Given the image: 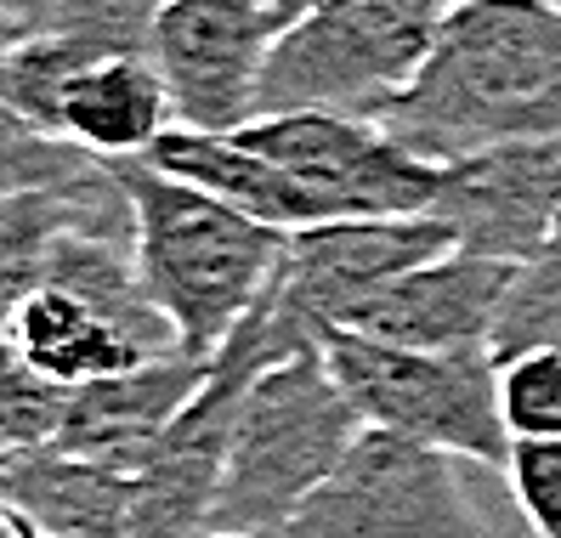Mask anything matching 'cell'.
Wrapping results in <instances>:
<instances>
[{
	"label": "cell",
	"instance_id": "obj_1",
	"mask_svg": "<svg viewBox=\"0 0 561 538\" xmlns=\"http://www.w3.org/2000/svg\"><path fill=\"white\" fill-rule=\"evenodd\" d=\"M375 119L432 164L500 142H561V7L459 0L420 80Z\"/></svg>",
	"mask_w": 561,
	"mask_h": 538
},
{
	"label": "cell",
	"instance_id": "obj_2",
	"mask_svg": "<svg viewBox=\"0 0 561 538\" xmlns=\"http://www.w3.org/2000/svg\"><path fill=\"white\" fill-rule=\"evenodd\" d=\"M119 171L130 216H137V266L153 307L171 318L187 357H216L227 334L273 289L289 232L159 171L153 159H119Z\"/></svg>",
	"mask_w": 561,
	"mask_h": 538
},
{
	"label": "cell",
	"instance_id": "obj_3",
	"mask_svg": "<svg viewBox=\"0 0 561 538\" xmlns=\"http://www.w3.org/2000/svg\"><path fill=\"white\" fill-rule=\"evenodd\" d=\"M357 431L363 414L352 409L341 380L329 375L323 352H301L261 368L239 397L233 431H227L210 527L278 538L289 516L323 488L329 470L346 459Z\"/></svg>",
	"mask_w": 561,
	"mask_h": 538
},
{
	"label": "cell",
	"instance_id": "obj_4",
	"mask_svg": "<svg viewBox=\"0 0 561 538\" xmlns=\"http://www.w3.org/2000/svg\"><path fill=\"white\" fill-rule=\"evenodd\" d=\"M459 0H312L273 46L261 114H380L432 62ZM255 114V119H261Z\"/></svg>",
	"mask_w": 561,
	"mask_h": 538
},
{
	"label": "cell",
	"instance_id": "obj_5",
	"mask_svg": "<svg viewBox=\"0 0 561 538\" xmlns=\"http://www.w3.org/2000/svg\"><path fill=\"white\" fill-rule=\"evenodd\" d=\"M323 363L352 397L363 425L403 431L414 443L505 470L516 436L500 409V352L493 346L409 352L335 329L323 341Z\"/></svg>",
	"mask_w": 561,
	"mask_h": 538
},
{
	"label": "cell",
	"instance_id": "obj_6",
	"mask_svg": "<svg viewBox=\"0 0 561 538\" xmlns=\"http://www.w3.org/2000/svg\"><path fill=\"white\" fill-rule=\"evenodd\" d=\"M278 538H493L459 454L363 425Z\"/></svg>",
	"mask_w": 561,
	"mask_h": 538
},
{
	"label": "cell",
	"instance_id": "obj_7",
	"mask_svg": "<svg viewBox=\"0 0 561 538\" xmlns=\"http://www.w3.org/2000/svg\"><path fill=\"white\" fill-rule=\"evenodd\" d=\"M239 137L307 193L318 221L432 216L448 176V164L409 153L369 114H261L239 125Z\"/></svg>",
	"mask_w": 561,
	"mask_h": 538
},
{
	"label": "cell",
	"instance_id": "obj_8",
	"mask_svg": "<svg viewBox=\"0 0 561 538\" xmlns=\"http://www.w3.org/2000/svg\"><path fill=\"white\" fill-rule=\"evenodd\" d=\"M295 0H159L153 46L176 125L239 130L261 114L273 46L295 28Z\"/></svg>",
	"mask_w": 561,
	"mask_h": 538
},
{
	"label": "cell",
	"instance_id": "obj_9",
	"mask_svg": "<svg viewBox=\"0 0 561 538\" xmlns=\"http://www.w3.org/2000/svg\"><path fill=\"white\" fill-rule=\"evenodd\" d=\"M459 250L454 227L437 216H357V221H318L289 232L284 266L267 289L273 318L295 334L301 352H323L329 329L380 284L414 273V266Z\"/></svg>",
	"mask_w": 561,
	"mask_h": 538
},
{
	"label": "cell",
	"instance_id": "obj_10",
	"mask_svg": "<svg viewBox=\"0 0 561 538\" xmlns=\"http://www.w3.org/2000/svg\"><path fill=\"white\" fill-rule=\"evenodd\" d=\"M516 261L448 250L414 273L380 284L341 318V329L363 341L409 346V352H459V346H493V329L505 318V300L516 289ZM335 334V329H329Z\"/></svg>",
	"mask_w": 561,
	"mask_h": 538
},
{
	"label": "cell",
	"instance_id": "obj_11",
	"mask_svg": "<svg viewBox=\"0 0 561 538\" xmlns=\"http://www.w3.org/2000/svg\"><path fill=\"white\" fill-rule=\"evenodd\" d=\"M437 221L459 250L527 266L561 221V142H500L448 164Z\"/></svg>",
	"mask_w": 561,
	"mask_h": 538
},
{
	"label": "cell",
	"instance_id": "obj_12",
	"mask_svg": "<svg viewBox=\"0 0 561 538\" xmlns=\"http://www.w3.org/2000/svg\"><path fill=\"white\" fill-rule=\"evenodd\" d=\"M7 504L57 538H171L142 465H103L57 448H12L0 465Z\"/></svg>",
	"mask_w": 561,
	"mask_h": 538
},
{
	"label": "cell",
	"instance_id": "obj_13",
	"mask_svg": "<svg viewBox=\"0 0 561 538\" xmlns=\"http://www.w3.org/2000/svg\"><path fill=\"white\" fill-rule=\"evenodd\" d=\"M210 380V357H159L130 375H108L91 386H62V409L51 443L57 454L103 459V465H142L153 443L176 425L199 386Z\"/></svg>",
	"mask_w": 561,
	"mask_h": 538
},
{
	"label": "cell",
	"instance_id": "obj_14",
	"mask_svg": "<svg viewBox=\"0 0 561 538\" xmlns=\"http://www.w3.org/2000/svg\"><path fill=\"white\" fill-rule=\"evenodd\" d=\"M7 357L51 386H91L108 375L148 368L164 352H153L142 334H130L119 318L91 307L85 295L62 284H28L7 300ZM176 357V352H171Z\"/></svg>",
	"mask_w": 561,
	"mask_h": 538
},
{
	"label": "cell",
	"instance_id": "obj_15",
	"mask_svg": "<svg viewBox=\"0 0 561 538\" xmlns=\"http://www.w3.org/2000/svg\"><path fill=\"white\" fill-rule=\"evenodd\" d=\"M176 125V103L153 57H103L62 85L51 137H69L103 159H148Z\"/></svg>",
	"mask_w": 561,
	"mask_h": 538
},
{
	"label": "cell",
	"instance_id": "obj_16",
	"mask_svg": "<svg viewBox=\"0 0 561 538\" xmlns=\"http://www.w3.org/2000/svg\"><path fill=\"white\" fill-rule=\"evenodd\" d=\"M534 346H561V221L550 232V244L516 273V289L505 300V318L493 329V352L516 357Z\"/></svg>",
	"mask_w": 561,
	"mask_h": 538
},
{
	"label": "cell",
	"instance_id": "obj_17",
	"mask_svg": "<svg viewBox=\"0 0 561 538\" xmlns=\"http://www.w3.org/2000/svg\"><path fill=\"white\" fill-rule=\"evenodd\" d=\"M500 409L511 436H561V346H534L500 363Z\"/></svg>",
	"mask_w": 561,
	"mask_h": 538
},
{
	"label": "cell",
	"instance_id": "obj_18",
	"mask_svg": "<svg viewBox=\"0 0 561 538\" xmlns=\"http://www.w3.org/2000/svg\"><path fill=\"white\" fill-rule=\"evenodd\" d=\"M505 482L534 538H561V436H516Z\"/></svg>",
	"mask_w": 561,
	"mask_h": 538
},
{
	"label": "cell",
	"instance_id": "obj_19",
	"mask_svg": "<svg viewBox=\"0 0 561 538\" xmlns=\"http://www.w3.org/2000/svg\"><path fill=\"white\" fill-rule=\"evenodd\" d=\"M193 538H267V533H244V527H205V533H193Z\"/></svg>",
	"mask_w": 561,
	"mask_h": 538
},
{
	"label": "cell",
	"instance_id": "obj_20",
	"mask_svg": "<svg viewBox=\"0 0 561 538\" xmlns=\"http://www.w3.org/2000/svg\"><path fill=\"white\" fill-rule=\"evenodd\" d=\"M46 538H57V533H46Z\"/></svg>",
	"mask_w": 561,
	"mask_h": 538
},
{
	"label": "cell",
	"instance_id": "obj_21",
	"mask_svg": "<svg viewBox=\"0 0 561 538\" xmlns=\"http://www.w3.org/2000/svg\"><path fill=\"white\" fill-rule=\"evenodd\" d=\"M556 7H561V0H556Z\"/></svg>",
	"mask_w": 561,
	"mask_h": 538
}]
</instances>
